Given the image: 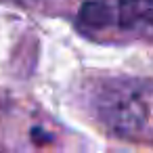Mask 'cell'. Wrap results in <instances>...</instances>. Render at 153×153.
Segmentation results:
<instances>
[{
    "label": "cell",
    "mask_w": 153,
    "mask_h": 153,
    "mask_svg": "<svg viewBox=\"0 0 153 153\" xmlns=\"http://www.w3.org/2000/svg\"><path fill=\"white\" fill-rule=\"evenodd\" d=\"M153 84L140 80L111 78L99 82L92 92L94 115L111 130L124 136L136 134L149 117Z\"/></svg>",
    "instance_id": "6da1fadb"
},
{
    "label": "cell",
    "mask_w": 153,
    "mask_h": 153,
    "mask_svg": "<svg viewBox=\"0 0 153 153\" xmlns=\"http://www.w3.org/2000/svg\"><path fill=\"white\" fill-rule=\"evenodd\" d=\"M115 25L124 32L153 38V0H117Z\"/></svg>",
    "instance_id": "7a4b0ae2"
},
{
    "label": "cell",
    "mask_w": 153,
    "mask_h": 153,
    "mask_svg": "<svg viewBox=\"0 0 153 153\" xmlns=\"http://www.w3.org/2000/svg\"><path fill=\"white\" fill-rule=\"evenodd\" d=\"M78 27L86 34H99L107 27H115V7L105 0H88L78 13Z\"/></svg>",
    "instance_id": "3957f363"
}]
</instances>
